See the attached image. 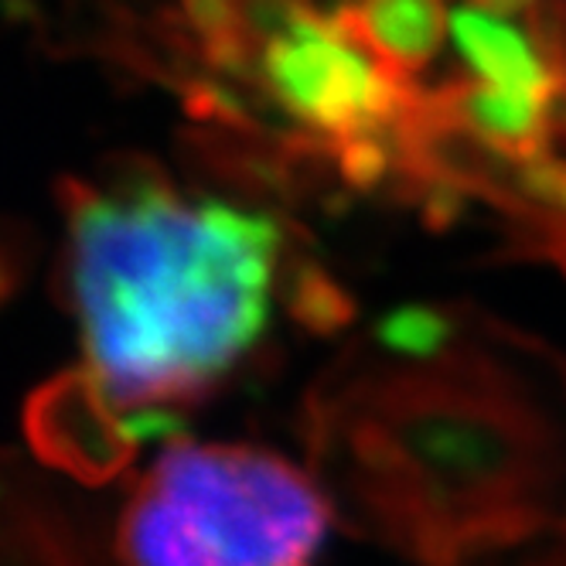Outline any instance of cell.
Returning <instances> with one entry per match:
<instances>
[{"instance_id": "cell-2", "label": "cell", "mask_w": 566, "mask_h": 566, "mask_svg": "<svg viewBox=\"0 0 566 566\" xmlns=\"http://www.w3.org/2000/svg\"><path fill=\"white\" fill-rule=\"evenodd\" d=\"M332 525L317 484L247 443H171L116 525V566H314Z\"/></svg>"}, {"instance_id": "cell-3", "label": "cell", "mask_w": 566, "mask_h": 566, "mask_svg": "<svg viewBox=\"0 0 566 566\" xmlns=\"http://www.w3.org/2000/svg\"><path fill=\"white\" fill-rule=\"evenodd\" d=\"M263 78L283 113L348 147H366L410 103V78L369 49L345 11H283L263 42Z\"/></svg>"}, {"instance_id": "cell-1", "label": "cell", "mask_w": 566, "mask_h": 566, "mask_svg": "<svg viewBox=\"0 0 566 566\" xmlns=\"http://www.w3.org/2000/svg\"><path fill=\"white\" fill-rule=\"evenodd\" d=\"M65 219L83 352L119 407L206 396L266 332L280 253L266 216L127 178L69 185Z\"/></svg>"}, {"instance_id": "cell-6", "label": "cell", "mask_w": 566, "mask_h": 566, "mask_svg": "<svg viewBox=\"0 0 566 566\" xmlns=\"http://www.w3.org/2000/svg\"><path fill=\"white\" fill-rule=\"evenodd\" d=\"M454 566H489V563H484V556H471V559H461ZM518 566H566V525H559L556 533H549V543L536 546V553H530Z\"/></svg>"}, {"instance_id": "cell-5", "label": "cell", "mask_w": 566, "mask_h": 566, "mask_svg": "<svg viewBox=\"0 0 566 566\" xmlns=\"http://www.w3.org/2000/svg\"><path fill=\"white\" fill-rule=\"evenodd\" d=\"M24 522L28 525H21V543H11L8 549V566H86L78 553H65V539L42 525L45 518L28 515Z\"/></svg>"}, {"instance_id": "cell-4", "label": "cell", "mask_w": 566, "mask_h": 566, "mask_svg": "<svg viewBox=\"0 0 566 566\" xmlns=\"http://www.w3.org/2000/svg\"><path fill=\"white\" fill-rule=\"evenodd\" d=\"M352 24L369 49L399 75L420 72L451 34L440 0H348Z\"/></svg>"}, {"instance_id": "cell-7", "label": "cell", "mask_w": 566, "mask_h": 566, "mask_svg": "<svg viewBox=\"0 0 566 566\" xmlns=\"http://www.w3.org/2000/svg\"><path fill=\"white\" fill-rule=\"evenodd\" d=\"M471 4H478L484 11H495L502 18H515L518 11H533L536 0H471Z\"/></svg>"}]
</instances>
